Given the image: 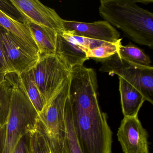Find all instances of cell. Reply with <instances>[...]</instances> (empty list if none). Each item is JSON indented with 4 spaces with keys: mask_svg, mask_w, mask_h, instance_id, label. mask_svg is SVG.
<instances>
[{
    "mask_svg": "<svg viewBox=\"0 0 153 153\" xmlns=\"http://www.w3.org/2000/svg\"><path fill=\"white\" fill-rule=\"evenodd\" d=\"M5 76L2 75V74L0 72V83L4 81L5 80Z\"/></svg>",
    "mask_w": 153,
    "mask_h": 153,
    "instance_id": "cell-24",
    "label": "cell"
},
{
    "mask_svg": "<svg viewBox=\"0 0 153 153\" xmlns=\"http://www.w3.org/2000/svg\"><path fill=\"white\" fill-rule=\"evenodd\" d=\"M26 23L36 43L40 56L56 55L58 33L46 27Z\"/></svg>",
    "mask_w": 153,
    "mask_h": 153,
    "instance_id": "cell-13",
    "label": "cell"
},
{
    "mask_svg": "<svg viewBox=\"0 0 153 153\" xmlns=\"http://www.w3.org/2000/svg\"><path fill=\"white\" fill-rule=\"evenodd\" d=\"M70 76L59 92L38 114V119L47 135L65 137L64 110L69 94Z\"/></svg>",
    "mask_w": 153,
    "mask_h": 153,
    "instance_id": "cell-8",
    "label": "cell"
},
{
    "mask_svg": "<svg viewBox=\"0 0 153 153\" xmlns=\"http://www.w3.org/2000/svg\"><path fill=\"white\" fill-rule=\"evenodd\" d=\"M65 31L73 35L97 41L116 43L120 38L119 32L106 21L84 23L63 19Z\"/></svg>",
    "mask_w": 153,
    "mask_h": 153,
    "instance_id": "cell-10",
    "label": "cell"
},
{
    "mask_svg": "<svg viewBox=\"0 0 153 153\" xmlns=\"http://www.w3.org/2000/svg\"><path fill=\"white\" fill-rule=\"evenodd\" d=\"M117 137L124 153H149L147 131L138 115L124 116Z\"/></svg>",
    "mask_w": 153,
    "mask_h": 153,
    "instance_id": "cell-9",
    "label": "cell"
},
{
    "mask_svg": "<svg viewBox=\"0 0 153 153\" xmlns=\"http://www.w3.org/2000/svg\"><path fill=\"white\" fill-rule=\"evenodd\" d=\"M119 91L124 116H137L146 101L141 92L122 78L119 77Z\"/></svg>",
    "mask_w": 153,
    "mask_h": 153,
    "instance_id": "cell-12",
    "label": "cell"
},
{
    "mask_svg": "<svg viewBox=\"0 0 153 153\" xmlns=\"http://www.w3.org/2000/svg\"><path fill=\"white\" fill-rule=\"evenodd\" d=\"M99 71L109 76L116 75L141 92L146 101L153 104V68L131 64L118 57L117 53L101 62Z\"/></svg>",
    "mask_w": 153,
    "mask_h": 153,
    "instance_id": "cell-5",
    "label": "cell"
},
{
    "mask_svg": "<svg viewBox=\"0 0 153 153\" xmlns=\"http://www.w3.org/2000/svg\"><path fill=\"white\" fill-rule=\"evenodd\" d=\"M11 4L18 11L23 22L46 27L58 33L65 31L63 19L53 9L38 0H11Z\"/></svg>",
    "mask_w": 153,
    "mask_h": 153,
    "instance_id": "cell-7",
    "label": "cell"
},
{
    "mask_svg": "<svg viewBox=\"0 0 153 153\" xmlns=\"http://www.w3.org/2000/svg\"><path fill=\"white\" fill-rule=\"evenodd\" d=\"M0 72L6 76L8 74L16 73L10 64L1 40L0 33Z\"/></svg>",
    "mask_w": 153,
    "mask_h": 153,
    "instance_id": "cell-21",
    "label": "cell"
},
{
    "mask_svg": "<svg viewBox=\"0 0 153 153\" xmlns=\"http://www.w3.org/2000/svg\"><path fill=\"white\" fill-rule=\"evenodd\" d=\"M117 54L121 59L131 64L145 67H152L151 61L143 50L131 44L119 45Z\"/></svg>",
    "mask_w": 153,
    "mask_h": 153,
    "instance_id": "cell-15",
    "label": "cell"
},
{
    "mask_svg": "<svg viewBox=\"0 0 153 153\" xmlns=\"http://www.w3.org/2000/svg\"><path fill=\"white\" fill-rule=\"evenodd\" d=\"M11 86L9 115L0 129V153H13L19 140L36 126L38 114L26 92L19 75L5 77Z\"/></svg>",
    "mask_w": 153,
    "mask_h": 153,
    "instance_id": "cell-3",
    "label": "cell"
},
{
    "mask_svg": "<svg viewBox=\"0 0 153 153\" xmlns=\"http://www.w3.org/2000/svg\"><path fill=\"white\" fill-rule=\"evenodd\" d=\"M0 33L8 59L16 74L27 72L36 66L41 58L38 52L1 27Z\"/></svg>",
    "mask_w": 153,
    "mask_h": 153,
    "instance_id": "cell-6",
    "label": "cell"
},
{
    "mask_svg": "<svg viewBox=\"0 0 153 153\" xmlns=\"http://www.w3.org/2000/svg\"><path fill=\"white\" fill-rule=\"evenodd\" d=\"M65 140L69 153H82L73 125L71 105L69 96L64 110Z\"/></svg>",
    "mask_w": 153,
    "mask_h": 153,
    "instance_id": "cell-17",
    "label": "cell"
},
{
    "mask_svg": "<svg viewBox=\"0 0 153 153\" xmlns=\"http://www.w3.org/2000/svg\"><path fill=\"white\" fill-rule=\"evenodd\" d=\"M28 145L30 153H51L47 135L39 121L28 132Z\"/></svg>",
    "mask_w": 153,
    "mask_h": 153,
    "instance_id": "cell-18",
    "label": "cell"
},
{
    "mask_svg": "<svg viewBox=\"0 0 153 153\" xmlns=\"http://www.w3.org/2000/svg\"><path fill=\"white\" fill-rule=\"evenodd\" d=\"M97 88L94 70L84 65L71 69L69 98L82 153H111L112 132L100 108Z\"/></svg>",
    "mask_w": 153,
    "mask_h": 153,
    "instance_id": "cell-1",
    "label": "cell"
},
{
    "mask_svg": "<svg viewBox=\"0 0 153 153\" xmlns=\"http://www.w3.org/2000/svg\"></svg>",
    "mask_w": 153,
    "mask_h": 153,
    "instance_id": "cell-26",
    "label": "cell"
},
{
    "mask_svg": "<svg viewBox=\"0 0 153 153\" xmlns=\"http://www.w3.org/2000/svg\"><path fill=\"white\" fill-rule=\"evenodd\" d=\"M11 96V85L5 78L0 83V129L6 124L9 115Z\"/></svg>",
    "mask_w": 153,
    "mask_h": 153,
    "instance_id": "cell-19",
    "label": "cell"
},
{
    "mask_svg": "<svg viewBox=\"0 0 153 153\" xmlns=\"http://www.w3.org/2000/svg\"><path fill=\"white\" fill-rule=\"evenodd\" d=\"M88 51L79 45L67 31L58 33L56 55L70 70L75 66L84 65L89 59L87 57Z\"/></svg>",
    "mask_w": 153,
    "mask_h": 153,
    "instance_id": "cell-11",
    "label": "cell"
},
{
    "mask_svg": "<svg viewBox=\"0 0 153 153\" xmlns=\"http://www.w3.org/2000/svg\"><path fill=\"white\" fill-rule=\"evenodd\" d=\"M33 69L37 87L46 105L62 89L70 76V70L56 55L41 56Z\"/></svg>",
    "mask_w": 153,
    "mask_h": 153,
    "instance_id": "cell-4",
    "label": "cell"
},
{
    "mask_svg": "<svg viewBox=\"0 0 153 153\" xmlns=\"http://www.w3.org/2000/svg\"><path fill=\"white\" fill-rule=\"evenodd\" d=\"M136 1V2H137V3H139V2H140V3H143V4H148L150 3V2L151 3H152L153 2V1H142V0H135Z\"/></svg>",
    "mask_w": 153,
    "mask_h": 153,
    "instance_id": "cell-23",
    "label": "cell"
},
{
    "mask_svg": "<svg viewBox=\"0 0 153 153\" xmlns=\"http://www.w3.org/2000/svg\"><path fill=\"white\" fill-rule=\"evenodd\" d=\"M51 153H62V152H61L60 151H52Z\"/></svg>",
    "mask_w": 153,
    "mask_h": 153,
    "instance_id": "cell-25",
    "label": "cell"
},
{
    "mask_svg": "<svg viewBox=\"0 0 153 153\" xmlns=\"http://www.w3.org/2000/svg\"><path fill=\"white\" fill-rule=\"evenodd\" d=\"M121 39L116 43H106L101 46L89 50L87 52V57L96 61L102 62L117 53L118 47L121 44Z\"/></svg>",
    "mask_w": 153,
    "mask_h": 153,
    "instance_id": "cell-20",
    "label": "cell"
},
{
    "mask_svg": "<svg viewBox=\"0 0 153 153\" xmlns=\"http://www.w3.org/2000/svg\"><path fill=\"white\" fill-rule=\"evenodd\" d=\"M13 153H29L28 133L19 140Z\"/></svg>",
    "mask_w": 153,
    "mask_h": 153,
    "instance_id": "cell-22",
    "label": "cell"
},
{
    "mask_svg": "<svg viewBox=\"0 0 153 153\" xmlns=\"http://www.w3.org/2000/svg\"><path fill=\"white\" fill-rule=\"evenodd\" d=\"M19 75L29 99L39 114L44 107L45 102L37 87L33 69Z\"/></svg>",
    "mask_w": 153,
    "mask_h": 153,
    "instance_id": "cell-16",
    "label": "cell"
},
{
    "mask_svg": "<svg viewBox=\"0 0 153 153\" xmlns=\"http://www.w3.org/2000/svg\"><path fill=\"white\" fill-rule=\"evenodd\" d=\"M0 27L7 30L13 35L20 39L32 49L39 53L37 45L27 24L25 22H20L13 18L1 8Z\"/></svg>",
    "mask_w": 153,
    "mask_h": 153,
    "instance_id": "cell-14",
    "label": "cell"
},
{
    "mask_svg": "<svg viewBox=\"0 0 153 153\" xmlns=\"http://www.w3.org/2000/svg\"><path fill=\"white\" fill-rule=\"evenodd\" d=\"M98 10L105 21L133 42L153 48V14L139 7L135 0H101Z\"/></svg>",
    "mask_w": 153,
    "mask_h": 153,
    "instance_id": "cell-2",
    "label": "cell"
}]
</instances>
